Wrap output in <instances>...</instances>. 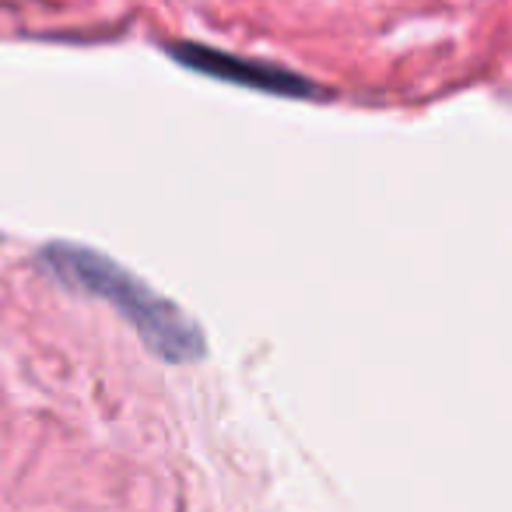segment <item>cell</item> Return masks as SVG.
Listing matches in <instances>:
<instances>
[{
    "mask_svg": "<svg viewBox=\"0 0 512 512\" xmlns=\"http://www.w3.org/2000/svg\"><path fill=\"white\" fill-rule=\"evenodd\" d=\"M172 57L200 74H211V78L232 81V85H242V88H256V92L299 95V99L302 95H313V85H309L306 78H295V74L281 71V67L249 64V60L228 57V53L204 50V46H172Z\"/></svg>",
    "mask_w": 512,
    "mask_h": 512,
    "instance_id": "cell-2",
    "label": "cell"
},
{
    "mask_svg": "<svg viewBox=\"0 0 512 512\" xmlns=\"http://www.w3.org/2000/svg\"><path fill=\"white\" fill-rule=\"evenodd\" d=\"M43 260L50 264V271L60 274V281L95 299H106L137 330L151 355L165 362H197L204 355V334L197 323L172 299L158 295L155 288L106 260L102 253L74 246V242H53L43 249Z\"/></svg>",
    "mask_w": 512,
    "mask_h": 512,
    "instance_id": "cell-1",
    "label": "cell"
}]
</instances>
